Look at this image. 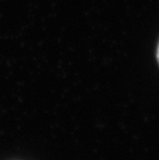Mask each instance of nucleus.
Masks as SVG:
<instances>
[{
	"mask_svg": "<svg viewBox=\"0 0 159 160\" xmlns=\"http://www.w3.org/2000/svg\"><path fill=\"white\" fill-rule=\"evenodd\" d=\"M157 60L159 62V43H158V48H157Z\"/></svg>",
	"mask_w": 159,
	"mask_h": 160,
	"instance_id": "nucleus-1",
	"label": "nucleus"
}]
</instances>
